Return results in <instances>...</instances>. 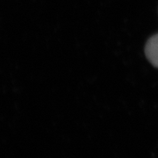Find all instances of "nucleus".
I'll list each match as a JSON object with an SVG mask.
<instances>
[{
	"label": "nucleus",
	"mask_w": 158,
	"mask_h": 158,
	"mask_svg": "<svg viewBox=\"0 0 158 158\" xmlns=\"http://www.w3.org/2000/svg\"><path fill=\"white\" fill-rule=\"evenodd\" d=\"M145 54L149 62L158 68V34L148 40L145 46Z\"/></svg>",
	"instance_id": "1"
}]
</instances>
